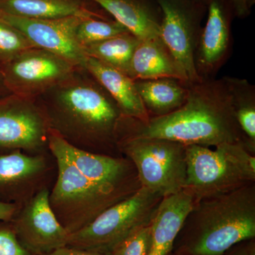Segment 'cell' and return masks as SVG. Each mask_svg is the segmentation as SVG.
Wrapping results in <instances>:
<instances>
[{"label": "cell", "instance_id": "obj_3", "mask_svg": "<svg viewBox=\"0 0 255 255\" xmlns=\"http://www.w3.org/2000/svg\"><path fill=\"white\" fill-rule=\"evenodd\" d=\"M184 189L196 201L221 195L255 183V157L244 146L186 145Z\"/></svg>", "mask_w": 255, "mask_h": 255}, {"label": "cell", "instance_id": "obj_18", "mask_svg": "<svg viewBox=\"0 0 255 255\" xmlns=\"http://www.w3.org/2000/svg\"><path fill=\"white\" fill-rule=\"evenodd\" d=\"M139 40L158 38L161 18L148 0H91Z\"/></svg>", "mask_w": 255, "mask_h": 255}, {"label": "cell", "instance_id": "obj_10", "mask_svg": "<svg viewBox=\"0 0 255 255\" xmlns=\"http://www.w3.org/2000/svg\"><path fill=\"white\" fill-rule=\"evenodd\" d=\"M75 68L71 63L51 52L33 48L7 62L5 79L18 93L36 95L71 78Z\"/></svg>", "mask_w": 255, "mask_h": 255}, {"label": "cell", "instance_id": "obj_29", "mask_svg": "<svg viewBox=\"0 0 255 255\" xmlns=\"http://www.w3.org/2000/svg\"><path fill=\"white\" fill-rule=\"evenodd\" d=\"M45 255H112V253H101L97 252L85 251L78 248H68L67 246L48 253Z\"/></svg>", "mask_w": 255, "mask_h": 255}, {"label": "cell", "instance_id": "obj_7", "mask_svg": "<svg viewBox=\"0 0 255 255\" xmlns=\"http://www.w3.org/2000/svg\"><path fill=\"white\" fill-rule=\"evenodd\" d=\"M50 148L58 166V180L49 196L50 205L72 210L70 213L82 211L85 226L106 209L133 194L97 185L85 177L61 151Z\"/></svg>", "mask_w": 255, "mask_h": 255}, {"label": "cell", "instance_id": "obj_26", "mask_svg": "<svg viewBox=\"0 0 255 255\" xmlns=\"http://www.w3.org/2000/svg\"><path fill=\"white\" fill-rule=\"evenodd\" d=\"M150 224L138 228L112 251V255H147L150 247Z\"/></svg>", "mask_w": 255, "mask_h": 255}, {"label": "cell", "instance_id": "obj_32", "mask_svg": "<svg viewBox=\"0 0 255 255\" xmlns=\"http://www.w3.org/2000/svg\"><path fill=\"white\" fill-rule=\"evenodd\" d=\"M168 255H187L184 254H182V253H177V252L172 251Z\"/></svg>", "mask_w": 255, "mask_h": 255}, {"label": "cell", "instance_id": "obj_20", "mask_svg": "<svg viewBox=\"0 0 255 255\" xmlns=\"http://www.w3.org/2000/svg\"><path fill=\"white\" fill-rule=\"evenodd\" d=\"M0 12L20 17L55 19L78 16L101 18L77 0H0Z\"/></svg>", "mask_w": 255, "mask_h": 255}, {"label": "cell", "instance_id": "obj_33", "mask_svg": "<svg viewBox=\"0 0 255 255\" xmlns=\"http://www.w3.org/2000/svg\"><path fill=\"white\" fill-rule=\"evenodd\" d=\"M189 1H196V2H199V3H203V2L207 3L208 0H189Z\"/></svg>", "mask_w": 255, "mask_h": 255}, {"label": "cell", "instance_id": "obj_22", "mask_svg": "<svg viewBox=\"0 0 255 255\" xmlns=\"http://www.w3.org/2000/svg\"><path fill=\"white\" fill-rule=\"evenodd\" d=\"M233 107L238 125L245 136L255 146V88L246 80L229 78Z\"/></svg>", "mask_w": 255, "mask_h": 255}, {"label": "cell", "instance_id": "obj_9", "mask_svg": "<svg viewBox=\"0 0 255 255\" xmlns=\"http://www.w3.org/2000/svg\"><path fill=\"white\" fill-rule=\"evenodd\" d=\"M82 19L78 16L37 19L0 12V21L21 32L36 48L61 57L75 68L85 69L88 56L76 38Z\"/></svg>", "mask_w": 255, "mask_h": 255}, {"label": "cell", "instance_id": "obj_31", "mask_svg": "<svg viewBox=\"0 0 255 255\" xmlns=\"http://www.w3.org/2000/svg\"><path fill=\"white\" fill-rule=\"evenodd\" d=\"M14 211V206L0 201V220H9L12 216Z\"/></svg>", "mask_w": 255, "mask_h": 255}, {"label": "cell", "instance_id": "obj_5", "mask_svg": "<svg viewBox=\"0 0 255 255\" xmlns=\"http://www.w3.org/2000/svg\"><path fill=\"white\" fill-rule=\"evenodd\" d=\"M71 78L53 87L57 112L92 140L117 142L122 117L118 106L100 84L71 81Z\"/></svg>", "mask_w": 255, "mask_h": 255}, {"label": "cell", "instance_id": "obj_8", "mask_svg": "<svg viewBox=\"0 0 255 255\" xmlns=\"http://www.w3.org/2000/svg\"><path fill=\"white\" fill-rule=\"evenodd\" d=\"M161 11L159 38L184 70L189 83L202 81L196 73L195 52L202 3L189 0H157Z\"/></svg>", "mask_w": 255, "mask_h": 255}, {"label": "cell", "instance_id": "obj_34", "mask_svg": "<svg viewBox=\"0 0 255 255\" xmlns=\"http://www.w3.org/2000/svg\"><path fill=\"white\" fill-rule=\"evenodd\" d=\"M248 1H249L250 7L251 8V6L254 4L255 0H248Z\"/></svg>", "mask_w": 255, "mask_h": 255}, {"label": "cell", "instance_id": "obj_4", "mask_svg": "<svg viewBox=\"0 0 255 255\" xmlns=\"http://www.w3.org/2000/svg\"><path fill=\"white\" fill-rule=\"evenodd\" d=\"M164 197L140 187L93 221L70 233L68 246L85 251L112 253L116 247L138 228L150 224Z\"/></svg>", "mask_w": 255, "mask_h": 255}, {"label": "cell", "instance_id": "obj_14", "mask_svg": "<svg viewBox=\"0 0 255 255\" xmlns=\"http://www.w3.org/2000/svg\"><path fill=\"white\" fill-rule=\"evenodd\" d=\"M196 200L183 189L165 196L159 203L150 223V247L147 255H168Z\"/></svg>", "mask_w": 255, "mask_h": 255}, {"label": "cell", "instance_id": "obj_23", "mask_svg": "<svg viewBox=\"0 0 255 255\" xmlns=\"http://www.w3.org/2000/svg\"><path fill=\"white\" fill-rule=\"evenodd\" d=\"M43 166L41 157L20 152L0 156V184L21 180L37 173Z\"/></svg>", "mask_w": 255, "mask_h": 255}, {"label": "cell", "instance_id": "obj_30", "mask_svg": "<svg viewBox=\"0 0 255 255\" xmlns=\"http://www.w3.org/2000/svg\"><path fill=\"white\" fill-rule=\"evenodd\" d=\"M229 2L238 17H246L249 14L251 7L248 0H229Z\"/></svg>", "mask_w": 255, "mask_h": 255}, {"label": "cell", "instance_id": "obj_17", "mask_svg": "<svg viewBox=\"0 0 255 255\" xmlns=\"http://www.w3.org/2000/svg\"><path fill=\"white\" fill-rule=\"evenodd\" d=\"M44 136L43 119L31 106L23 103L0 110V145L31 148Z\"/></svg>", "mask_w": 255, "mask_h": 255}, {"label": "cell", "instance_id": "obj_2", "mask_svg": "<svg viewBox=\"0 0 255 255\" xmlns=\"http://www.w3.org/2000/svg\"><path fill=\"white\" fill-rule=\"evenodd\" d=\"M255 238V183L196 201L172 251L187 255H224Z\"/></svg>", "mask_w": 255, "mask_h": 255}, {"label": "cell", "instance_id": "obj_16", "mask_svg": "<svg viewBox=\"0 0 255 255\" xmlns=\"http://www.w3.org/2000/svg\"><path fill=\"white\" fill-rule=\"evenodd\" d=\"M128 76L134 81L173 78L190 84L159 37L140 40L132 55Z\"/></svg>", "mask_w": 255, "mask_h": 255}, {"label": "cell", "instance_id": "obj_6", "mask_svg": "<svg viewBox=\"0 0 255 255\" xmlns=\"http://www.w3.org/2000/svg\"><path fill=\"white\" fill-rule=\"evenodd\" d=\"M135 166L142 187L162 197L177 194L187 179L186 145L160 138L133 137L117 140Z\"/></svg>", "mask_w": 255, "mask_h": 255}, {"label": "cell", "instance_id": "obj_19", "mask_svg": "<svg viewBox=\"0 0 255 255\" xmlns=\"http://www.w3.org/2000/svg\"><path fill=\"white\" fill-rule=\"evenodd\" d=\"M135 84L150 118L178 110L185 103L189 95V84L177 79L135 80Z\"/></svg>", "mask_w": 255, "mask_h": 255}, {"label": "cell", "instance_id": "obj_11", "mask_svg": "<svg viewBox=\"0 0 255 255\" xmlns=\"http://www.w3.org/2000/svg\"><path fill=\"white\" fill-rule=\"evenodd\" d=\"M48 140L50 147L61 151L85 177L97 185L130 194L142 187L135 166L128 158L86 152L55 134H51Z\"/></svg>", "mask_w": 255, "mask_h": 255}, {"label": "cell", "instance_id": "obj_21", "mask_svg": "<svg viewBox=\"0 0 255 255\" xmlns=\"http://www.w3.org/2000/svg\"><path fill=\"white\" fill-rule=\"evenodd\" d=\"M140 41L127 32L83 48L87 56L104 62L128 75L132 55Z\"/></svg>", "mask_w": 255, "mask_h": 255}, {"label": "cell", "instance_id": "obj_1", "mask_svg": "<svg viewBox=\"0 0 255 255\" xmlns=\"http://www.w3.org/2000/svg\"><path fill=\"white\" fill-rule=\"evenodd\" d=\"M119 124L127 130L123 138L165 139L208 147L236 143L255 155V146L238 125L227 77L189 84L185 103L172 113L150 117L146 122L122 117Z\"/></svg>", "mask_w": 255, "mask_h": 255}, {"label": "cell", "instance_id": "obj_27", "mask_svg": "<svg viewBox=\"0 0 255 255\" xmlns=\"http://www.w3.org/2000/svg\"><path fill=\"white\" fill-rule=\"evenodd\" d=\"M0 255H28V253L18 243L14 233L0 231Z\"/></svg>", "mask_w": 255, "mask_h": 255}, {"label": "cell", "instance_id": "obj_12", "mask_svg": "<svg viewBox=\"0 0 255 255\" xmlns=\"http://www.w3.org/2000/svg\"><path fill=\"white\" fill-rule=\"evenodd\" d=\"M209 14L201 29L195 52V67L201 80L213 79L222 66L231 46V14L226 0H208Z\"/></svg>", "mask_w": 255, "mask_h": 255}, {"label": "cell", "instance_id": "obj_25", "mask_svg": "<svg viewBox=\"0 0 255 255\" xmlns=\"http://www.w3.org/2000/svg\"><path fill=\"white\" fill-rule=\"evenodd\" d=\"M36 48L21 32L0 21V58L9 62L30 48Z\"/></svg>", "mask_w": 255, "mask_h": 255}, {"label": "cell", "instance_id": "obj_15", "mask_svg": "<svg viewBox=\"0 0 255 255\" xmlns=\"http://www.w3.org/2000/svg\"><path fill=\"white\" fill-rule=\"evenodd\" d=\"M85 70L91 74L113 99L122 117L137 119L142 122L149 120L150 116L137 91L135 81L128 75L89 56Z\"/></svg>", "mask_w": 255, "mask_h": 255}, {"label": "cell", "instance_id": "obj_24", "mask_svg": "<svg viewBox=\"0 0 255 255\" xmlns=\"http://www.w3.org/2000/svg\"><path fill=\"white\" fill-rule=\"evenodd\" d=\"M129 32L118 21H107L101 18L82 19L76 31L77 41L85 47L103 41L112 37Z\"/></svg>", "mask_w": 255, "mask_h": 255}, {"label": "cell", "instance_id": "obj_13", "mask_svg": "<svg viewBox=\"0 0 255 255\" xmlns=\"http://www.w3.org/2000/svg\"><path fill=\"white\" fill-rule=\"evenodd\" d=\"M49 193L41 191L23 211L18 232L31 251L47 255L68 246L70 233L60 224L50 204Z\"/></svg>", "mask_w": 255, "mask_h": 255}, {"label": "cell", "instance_id": "obj_28", "mask_svg": "<svg viewBox=\"0 0 255 255\" xmlns=\"http://www.w3.org/2000/svg\"><path fill=\"white\" fill-rule=\"evenodd\" d=\"M225 255H255V239L238 243L231 248Z\"/></svg>", "mask_w": 255, "mask_h": 255}]
</instances>
